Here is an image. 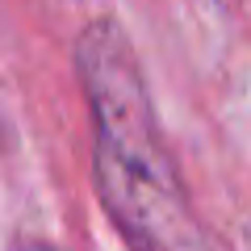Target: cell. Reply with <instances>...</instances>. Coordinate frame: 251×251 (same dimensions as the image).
Listing matches in <instances>:
<instances>
[{
	"mask_svg": "<svg viewBox=\"0 0 251 251\" xmlns=\"http://www.w3.org/2000/svg\"><path fill=\"white\" fill-rule=\"evenodd\" d=\"M75 72L92 113V168L109 218L130 251H209L159 138L134 46L113 17L75 42Z\"/></svg>",
	"mask_w": 251,
	"mask_h": 251,
	"instance_id": "cell-1",
	"label": "cell"
}]
</instances>
